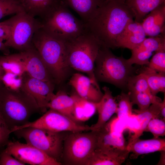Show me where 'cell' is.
<instances>
[{"label":"cell","mask_w":165,"mask_h":165,"mask_svg":"<svg viewBox=\"0 0 165 165\" xmlns=\"http://www.w3.org/2000/svg\"><path fill=\"white\" fill-rule=\"evenodd\" d=\"M4 74V72L2 67L0 65V79L1 77Z\"/></svg>","instance_id":"obj_44"},{"label":"cell","mask_w":165,"mask_h":165,"mask_svg":"<svg viewBox=\"0 0 165 165\" xmlns=\"http://www.w3.org/2000/svg\"><path fill=\"white\" fill-rule=\"evenodd\" d=\"M23 11L20 0H0V20L7 16Z\"/></svg>","instance_id":"obj_33"},{"label":"cell","mask_w":165,"mask_h":165,"mask_svg":"<svg viewBox=\"0 0 165 165\" xmlns=\"http://www.w3.org/2000/svg\"><path fill=\"white\" fill-rule=\"evenodd\" d=\"M69 66L86 73L97 82L94 73L95 62L101 44L87 31L74 39L64 43Z\"/></svg>","instance_id":"obj_5"},{"label":"cell","mask_w":165,"mask_h":165,"mask_svg":"<svg viewBox=\"0 0 165 165\" xmlns=\"http://www.w3.org/2000/svg\"><path fill=\"white\" fill-rule=\"evenodd\" d=\"M69 83L80 97L89 101L98 102L103 95L97 82L81 74L74 73Z\"/></svg>","instance_id":"obj_14"},{"label":"cell","mask_w":165,"mask_h":165,"mask_svg":"<svg viewBox=\"0 0 165 165\" xmlns=\"http://www.w3.org/2000/svg\"><path fill=\"white\" fill-rule=\"evenodd\" d=\"M129 153L127 149L97 145L88 165H120L124 162Z\"/></svg>","instance_id":"obj_15"},{"label":"cell","mask_w":165,"mask_h":165,"mask_svg":"<svg viewBox=\"0 0 165 165\" xmlns=\"http://www.w3.org/2000/svg\"><path fill=\"white\" fill-rule=\"evenodd\" d=\"M76 12L86 23L96 9L106 0H61Z\"/></svg>","instance_id":"obj_22"},{"label":"cell","mask_w":165,"mask_h":165,"mask_svg":"<svg viewBox=\"0 0 165 165\" xmlns=\"http://www.w3.org/2000/svg\"><path fill=\"white\" fill-rule=\"evenodd\" d=\"M32 127L43 129L52 131L78 132L91 130V126L81 125L74 121L67 116L49 108L38 119L32 122L19 127H15L11 131L23 128Z\"/></svg>","instance_id":"obj_10"},{"label":"cell","mask_w":165,"mask_h":165,"mask_svg":"<svg viewBox=\"0 0 165 165\" xmlns=\"http://www.w3.org/2000/svg\"><path fill=\"white\" fill-rule=\"evenodd\" d=\"M9 19L10 34L8 39L4 42L5 45L20 52L32 47L33 37L36 31L41 28V20L29 15L24 11Z\"/></svg>","instance_id":"obj_9"},{"label":"cell","mask_w":165,"mask_h":165,"mask_svg":"<svg viewBox=\"0 0 165 165\" xmlns=\"http://www.w3.org/2000/svg\"><path fill=\"white\" fill-rule=\"evenodd\" d=\"M68 132H55L29 127L16 130L13 133L18 138H23L27 143L61 163L63 142Z\"/></svg>","instance_id":"obj_8"},{"label":"cell","mask_w":165,"mask_h":165,"mask_svg":"<svg viewBox=\"0 0 165 165\" xmlns=\"http://www.w3.org/2000/svg\"><path fill=\"white\" fill-rule=\"evenodd\" d=\"M144 132H150L154 138L163 137L165 135V120L157 118L152 119Z\"/></svg>","instance_id":"obj_34"},{"label":"cell","mask_w":165,"mask_h":165,"mask_svg":"<svg viewBox=\"0 0 165 165\" xmlns=\"http://www.w3.org/2000/svg\"><path fill=\"white\" fill-rule=\"evenodd\" d=\"M54 83L32 77L25 73L22 76L21 88L35 99L41 112H45L47 105L54 95Z\"/></svg>","instance_id":"obj_12"},{"label":"cell","mask_w":165,"mask_h":165,"mask_svg":"<svg viewBox=\"0 0 165 165\" xmlns=\"http://www.w3.org/2000/svg\"><path fill=\"white\" fill-rule=\"evenodd\" d=\"M118 111L116 113L118 118L122 119L132 116L133 115V105L129 94L121 93L117 97Z\"/></svg>","instance_id":"obj_31"},{"label":"cell","mask_w":165,"mask_h":165,"mask_svg":"<svg viewBox=\"0 0 165 165\" xmlns=\"http://www.w3.org/2000/svg\"><path fill=\"white\" fill-rule=\"evenodd\" d=\"M127 149L132 153V158H137L141 155L165 151V139L159 137L146 140L139 138L127 144Z\"/></svg>","instance_id":"obj_19"},{"label":"cell","mask_w":165,"mask_h":165,"mask_svg":"<svg viewBox=\"0 0 165 165\" xmlns=\"http://www.w3.org/2000/svg\"><path fill=\"white\" fill-rule=\"evenodd\" d=\"M153 53L145 51H139L132 52L131 57L127 59L128 63L133 65H148L149 62V59L152 55Z\"/></svg>","instance_id":"obj_37"},{"label":"cell","mask_w":165,"mask_h":165,"mask_svg":"<svg viewBox=\"0 0 165 165\" xmlns=\"http://www.w3.org/2000/svg\"><path fill=\"white\" fill-rule=\"evenodd\" d=\"M96 131L97 134V146L127 149V144H126L123 135L112 132L106 125Z\"/></svg>","instance_id":"obj_26"},{"label":"cell","mask_w":165,"mask_h":165,"mask_svg":"<svg viewBox=\"0 0 165 165\" xmlns=\"http://www.w3.org/2000/svg\"><path fill=\"white\" fill-rule=\"evenodd\" d=\"M134 69L127 59L116 56L110 48L101 45L94 64L97 80L122 87L127 85Z\"/></svg>","instance_id":"obj_6"},{"label":"cell","mask_w":165,"mask_h":165,"mask_svg":"<svg viewBox=\"0 0 165 165\" xmlns=\"http://www.w3.org/2000/svg\"><path fill=\"white\" fill-rule=\"evenodd\" d=\"M41 21V28L43 31L64 43L87 31L85 23L74 15L61 0Z\"/></svg>","instance_id":"obj_4"},{"label":"cell","mask_w":165,"mask_h":165,"mask_svg":"<svg viewBox=\"0 0 165 165\" xmlns=\"http://www.w3.org/2000/svg\"><path fill=\"white\" fill-rule=\"evenodd\" d=\"M121 1L131 10L134 20L141 23L149 13L165 3V0H122Z\"/></svg>","instance_id":"obj_24"},{"label":"cell","mask_w":165,"mask_h":165,"mask_svg":"<svg viewBox=\"0 0 165 165\" xmlns=\"http://www.w3.org/2000/svg\"><path fill=\"white\" fill-rule=\"evenodd\" d=\"M20 53L26 73L32 77L55 84L41 57L33 46Z\"/></svg>","instance_id":"obj_13"},{"label":"cell","mask_w":165,"mask_h":165,"mask_svg":"<svg viewBox=\"0 0 165 165\" xmlns=\"http://www.w3.org/2000/svg\"><path fill=\"white\" fill-rule=\"evenodd\" d=\"M130 9L120 0H106L85 23L87 31L102 45L116 48V39L134 20Z\"/></svg>","instance_id":"obj_1"},{"label":"cell","mask_w":165,"mask_h":165,"mask_svg":"<svg viewBox=\"0 0 165 165\" xmlns=\"http://www.w3.org/2000/svg\"><path fill=\"white\" fill-rule=\"evenodd\" d=\"M72 94L75 99L74 120L78 123L88 120L97 111L96 103L81 97L76 93Z\"/></svg>","instance_id":"obj_25"},{"label":"cell","mask_w":165,"mask_h":165,"mask_svg":"<svg viewBox=\"0 0 165 165\" xmlns=\"http://www.w3.org/2000/svg\"><path fill=\"white\" fill-rule=\"evenodd\" d=\"M141 23L146 36L154 37L165 33V3L147 14Z\"/></svg>","instance_id":"obj_18"},{"label":"cell","mask_w":165,"mask_h":165,"mask_svg":"<svg viewBox=\"0 0 165 165\" xmlns=\"http://www.w3.org/2000/svg\"><path fill=\"white\" fill-rule=\"evenodd\" d=\"M146 35L141 23L133 20L130 22L117 37L116 47L132 50L146 38Z\"/></svg>","instance_id":"obj_17"},{"label":"cell","mask_w":165,"mask_h":165,"mask_svg":"<svg viewBox=\"0 0 165 165\" xmlns=\"http://www.w3.org/2000/svg\"><path fill=\"white\" fill-rule=\"evenodd\" d=\"M160 112L161 118L165 120V96L164 99L160 102Z\"/></svg>","instance_id":"obj_41"},{"label":"cell","mask_w":165,"mask_h":165,"mask_svg":"<svg viewBox=\"0 0 165 165\" xmlns=\"http://www.w3.org/2000/svg\"><path fill=\"white\" fill-rule=\"evenodd\" d=\"M160 152L161 153L160 157L157 165H164L165 164V151H162Z\"/></svg>","instance_id":"obj_43"},{"label":"cell","mask_w":165,"mask_h":165,"mask_svg":"<svg viewBox=\"0 0 165 165\" xmlns=\"http://www.w3.org/2000/svg\"><path fill=\"white\" fill-rule=\"evenodd\" d=\"M160 102L153 103L146 110L137 113L135 118L137 125L134 130V134L130 138L128 144L139 138L151 119L156 118H161L160 105Z\"/></svg>","instance_id":"obj_21"},{"label":"cell","mask_w":165,"mask_h":165,"mask_svg":"<svg viewBox=\"0 0 165 165\" xmlns=\"http://www.w3.org/2000/svg\"><path fill=\"white\" fill-rule=\"evenodd\" d=\"M11 24L10 19L0 22V41H6L9 38Z\"/></svg>","instance_id":"obj_40"},{"label":"cell","mask_w":165,"mask_h":165,"mask_svg":"<svg viewBox=\"0 0 165 165\" xmlns=\"http://www.w3.org/2000/svg\"><path fill=\"white\" fill-rule=\"evenodd\" d=\"M141 73L145 76L152 95L156 96L160 92L165 93V73L157 72L148 67L145 68Z\"/></svg>","instance_id":"obj_28"},{"label":"cell","mask_w":165,"mask_h":165,"mask_svg":"<svg viewBox=\"0 0 165 165\" xmlns=\"http://www.w3.org/2000/svg\"><path fill=\"white\" fill-rule=\"evenodd\" d=\"M147 65L157 72L165 73V50L155 52Z\"/></svg>","instance_id":"obj_35"},{"label":"cell","mask_w":165,"mask_h":165,"mask_svg":"<svg viewBox=\"0 0 165 165\" xmlns=\"http://www.w3.org/2000/svg\"><path fill=\"white\" fill-rule=\"evenodd\" d=\"M0 65L4 73L22 76L25 73L24 66L19 53L0 57Z\"/></svg>","instance_id":"obj_27"},{"label":"cell","mask_w":165,"mask_h":165,"mask_svg":"<svg viewBox=\"0 0 165 165\" xmlns=\"http://www.w3.org/2000/svg\"><path fill=\"white\" fill-rule=\"evenodd\" d=\"M25 164L15 158L4 150L0 154V165H24Z\"/></svg>","instance_id":"obj_39"},{"label":"cell","mask_w":165,"mask_h":165,"mask_svg":"<svg viewBox=\"0 0 165 165\" xmlns=\"http://www.w3.org/2000/svg\"><path fill=\"white\" fill-rule=\"evenodd\" d=\"M127 85L130 92H143L152 94L146 77L141 72L138 75L130 77Z\"/></svg>","instance_id":"obj_32"},{"label":"cell","mask_w":165,"mask_h":165,"mask_svg":"<svg viewBox=\"0 0 165 165\" xmlns=\"http://www.w3.org/2000/svg\"><path fill=\"white\" fill-rule=\"evenodd\" d=\"M11 130L6 122L0 112V146L7 145Z\"/></svg>","instance_id":"obj_38"},{"label":"cell","mask_w":165,"mask_h":165,"mask_svg":"<svg viewBox=\"0 0 165 165\" xmlns=\"http://www.w3.org/2000/svg\"><path fill=\"white\" fill-rule=\"evenodd\" d=\"M103 96L98 102L96 103L98 118L96 123L91 126V131H97L102 128L112 116L116 114L118 104L112 95V91L106 87L103 88Z\"/></svg>","instance_id":"obj_16"},{"label":"cell","mask_w":165,"mask_h":165,"mask_svg":"<svg viewBox=\"0 0 165 165\" xmlns=\"http://www.w3.org/2000/svg\"><path fill=\"white\" fill-rule=\"evenodd\" d=\"M0 80L6 87L12 90H18L21 88L22 76L10 73H4Z\"/></svg>","instance_id":"obj_36"},{"label":"cell","mask_w":165,"mask_h":165,"mask_svg":"<svg viewBox=\"0 0 165 165\" xmlns=\"http://www.w3.org/2000/svg\"><path fill=\"white\" fill-rule=\"evenodd\" d=\"M0 51L4 53L5 55L9 54L8 47L4 44V42L0 41Z\"/></svg>","instance_id":"obj_42"},{"label":"cell","mask_w":165,"mask_h":165,"mask_svg":"<svg viewBox=\"0 0 165 165\" xmlns=\"http://www.w3.org/2000/svg\"><path fill=\"white\" fill-rule=\"evenodd\" d=\"M25 164L32 165H61L62 163L36 147L18 141H9L5 149Z\"/></svg>","instance_id":"obj_11"},{"label":"cell","mask_w":165,"mask_h":165,"mask_svg":"<svg viewBox=\"0 0 165 165\" xmlns=\"http://www.w3.org/2000/svg\"><path fill=\"white\" fill-rule=\"evenodd\" d=\"M61 0H20L24 11L29 15L41 20L59 3Z\"/></svg>","instance_id":"obj_20"},{"label":"cell","mask_w":165,"mask_h":165,"mask_svg":"<svg viewBox=\"0 0 165 165\" xmlns=\"http://www.w3.org/2000/svg\"><path fill=\"white\" fill-rule=\"evenodd\" d=\"M128 94L133 105H137L138 107V109L133 110L136 113L146 110L153 103L162 101L159 97L151 94L137 92H129Z\"/></svg>","instance_id":"obj_29"},{"label":"cell","mask_w":165,"mask_h":165,"mask_svg":"<svg viewBox=\"0 0 165 165\" xmlns=\"http://www.w3.org/2000/svg\"><path fill=\"white\" fill-rule=\"evenodd\" d=\"M97 139L96 131L68 132L63 142L61 162L68 165H88Z\"/></svg>","instance_id":"obj_7"},{"label":"cell","mask_w":165,"mask_h":165,"mask_svg":"<svg viewBox=\"0 0 165 165\" xmlns=\"http://www.w3.org/2000/svg\"><path fill=\"white\" fill-rule=\"evenodd\" d=\"M165 33L154 37L146 38L138 46L132 50V52L145 51L153 53L165 50Z\"/></svg>","instance_id":"obj_30"},{"label":"cell","mask_w":165,"mask_h":165,"mask_svg":"<svg viewBox=\"0 0 165 165\" xmlns=\"http://www.w3.org/2000/svg\"><path fill=\"white\" fill-rule=\"evenodd\" d=\"M0 112L11 130L29 122L34 114L41 112L33 98L21 88L15 90L1 85Z\"/></svg>","instance_id":"obj_2"},{"label":"cell","mask_w":165,"mask_h":165,"mask_svg":"<svg viewBox=\"0 0 165 165\" xmlns=\"http://www.w3.org/2000/svg\"></svg>","instance_id":"obj_45"},{"label":"cell","mask_w":165,"mask_h":165,"mask_svg":"<svg viewBox=\"0 0 165 165\" xmlns=\"http://www.w3.org/2000/svg\"><path fill=\"white\" fill-rule=\"evenodd\" d=\"M74 104L73 94L69 96L65 92L60 90L55 94L49 102L47 108L54 110L74 121L73 118Z\"/></svg>","instance_id":"obj_23"},{"label":"cell","mask_w":165,"mask_h":165,"mask_svg":"<svg viewBox=\"0 0 165 165\" xmlns=\"http://www.w3.org/2000/svg\"><path fill=\"white\" fill-rule=\"evenodd\" d=\"M32 44L55 83L59 84L65 80L71 68L67 62L64 43L51 37L40 28L34 34Z\"/></svg>","instance_id":"obj_3"}]
</instances>
